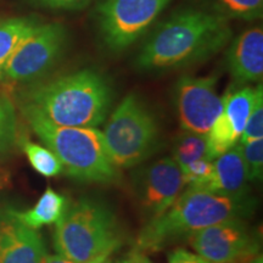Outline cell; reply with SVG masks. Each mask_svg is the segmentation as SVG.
Listing matches in <instances>:
<instances>
[{
    "label": "cell",
    "mask_w": 263,
    "mask_h": 263,
    "mask_svg": "<svg viewBox=\"0 0 263 263\" xmlns=\"http://www.w3.org/2000/svg\"><path fill=\"white\" fill-rule=\"evenodd\" d=\"M229 18L218 11L189 8L176 12L154 32L136 59L149 73L183 68L215 57L232 38Z\"/></svg>",
    "instance_id": "6da1fadb"
},
{
    "label": "cell",
    "mask_w": 263,
    "mask_h": 263,
    "mask_svg": "<svg viewBox=\"0 0 263 263\" xmlns=\"http://www.w3.org/2000/svg\"><path fill=\"white\" fill-rule=\"evenodd\" d=\"M257 201L250 194L226 196L209 190L188 188L163 215L147 221L137 238V251H160L196 230L228 219L249 218Z\"/></svg>",
    "instance_id": "7a4b0ae2"
},
{
    "label": "cell",
    "mask_w": 263,
    "mask_h": 263,
    "mask_svg": "<svg viewBox=\"0 0 263 263\" xmlns=\"http://www.w3.org/2000/svg\"><path fill=\"white\" fill-rule=\"evenodd\" d=\"M114 90L103 73L85 68L33 87L24 104L59 126L97 128L106 120Z\"/></svg>",
    "instance_id": "3957f363"
},
{
    "label": "cell",
    "mask_w": 263,
    "mask_h": 263,
    "mask_svg": "<svg viewBox=\"0 0 263 263\" xmlns=\"http://www.w3.org/2000/svg\"><path fill=\"white\" fill-rule=\"evenodd\" d=\"M21 112L71 178L84 183H112L118 178L117 167L105 146L103 132L97 128L59 126L25 104L21 105Z\"/></svg>",
    "instance_id": "277c9868"
},
{
    "label": "cell",
    "mask_w": 263,
    "mask_h": 263,
    "mask_svg": "<svg viewBox=\"0 0 263 263\" xmlns=\"http://www.w3.org/2000/svg\"><path fill=\"white\" fill-rule=\"evenodd\" d=\"M55 224V250L77 263L104 261L122 244L115 213L103 202L89 197L68 205Z\"/></svg>",
    "instance_id": "5b68a950"
},
{
    "label": "cell",
    "mask_w": 263,
    "mask_h": 263,
    "mask_svg": "<svg viewBox=\"0 0 263 263\" xmlns=\"http://www.w3.org/2000/svg\"><path fill=\"white\" fill-rule=\"evenodd\" d=\"M107 154L117 168H130L155 153L160 128L151 110L137 94L117 105L104 129Z\"/></svg>",
    "instance_id": "8992f818"
},
{
    "label": "cell",
    "mask_w": 263,
    "mask_h": 263,
    "mask_svg": "<svg viewBox=\"0 0 263 263\" xmlns=\"http://www.w3.org/2000/svg\"><path fill=\"white\" fill-rule=\"evenodd\" d=\"M171 0H101L97 8L99 32L111 51L136 43Z\"/></svg>",
    "instance_id": "52a82bcc"
},
{
    "label": "cell",
    "mask_w": 263,
    "mask_h": 263,
    "mask_svg": "<svg viewBox=\"0 0 263 263\" xmlns=\"http://www.w3.org/2000/svg\"><path fill=\"white\" fill-rule=\"evenodd\" d=\"M67 31L60 24L37 25L6 62L0 80L32 82L48 72L64 52Z\"/></svg>",
    "instance_id": "ba28073f"
},
{
    "label": "cell",
    "mask_w": 263,
    "mask_h": 263,
    "mask_svg": "<svg viewBox=\"0 0 263 263\" xmlns=\"http://www.w3.org/2000/svg\"><path fill=\"white\" fill-rule=\"evenodd\" d=\"M186 239L194 251L210 263H248L259 252L258 234L241 218L196 230Z\"/></svg>",
    "instance_id": "9c48e42d"
},
{
    "label": "cell",
    "mask_w": 263,
    "mask_h": 263,
    "mask_svg": "<svg viewBox=\"0 0 263 263\" xmlns=\"http://www.w3.org/2000/svg\"><path fill=\"white\" fill-rule=\"evenodd\" d=\"M173 99L182 130L202 136H207L223 108L216 76H183L174 85Z\"/></svg>",
    "instance_id": "30bf717a"
},
{
    "label": "cell",
    "mask_w": 263,
    "mask_h": 263,
    "mask_svg": "<svg viewBox=\"0 0 263 263\" xmlns=\"http://www.w3.org/2000/svg\"><path fill=\"white\" fill-rule=\"evenodd\" d=\"M133 178L138 202L149 221L163 215L185 188L183 171L172 157L147 164Z\"/></svg>",
    "instance_id": "8fae6325"
},
{
    "label": "cell",
    "mask_w": 263,
    "mask_h": 263,
    "mask_svg": "<svg viewBox=\"0 0 263 263\" xmlns=\"http://www.w3.org/2000/svg\"><path fill=\"white\" fill-rule=\"evenodd\" d=\"M257 91L258 87L229 88L222 95V112L206 136L210 160H215L239 143Z\"/></svg>",
    "instance_id": "7c38bea8"
},
{
    "label": "cell",
    "mask_w": 263,
    "mask_h": 263,
    "mask_svg": "<svg viewBox=\"0 0 263 263\" xmlns=\"http://www.w3.org/2000/svg\"><path fill=\"white\" fill-rule=\"evenodd\" d=\"M45 255L37 230L22 224L9 210L0 213V263H41Z\"/></svg>",
    "instance_id": "4fadbf2b"
},
{
    "label": "cell",
    "mask_w": 263,
    "mask_h": 263,
    "mask_svg": "<svg viewBox=\"0 0 263 263\" xmlns=\"http://www.w3.org/2000/svg\"><path fill=\"white\" fill-rule=\"evenodd\" d=\"M227 66L236 83H261L263 77V31L246 29L230 43Z\"/></svg>",
    "instance_id": "5bb4252c"
},
{
    "label": "cell",
    "mask_w": 263,
    "mask_h": 263,
    "mask_svg": "<svg viewBox=\"0 0 263 263\" xmlns=\"http://www.w3.org/2000/svg\"><path fill=\"white\" fill-rule=\"evenodd\" d=\"M213 178L203 190L226 196L250 194L249 177L239 144L213 160Z\"/></svg>",
    "instance_id": "9a60e30c"
},
{
    "label": "cell",
    "mask_w": 263,
    "mask_h": 263,
    "mask_svg": "<svg viewBox=\"0 0 263 263\" xmlns=\"http://www.w3.org/2000/svg\"><path fill=\"white\" fill-rule=\"evenodd\" d=\"M68 205L70 203L62 194L48 188L32 209L27 211L9 209V212L22 224L37 230L42 227L54 224L60 221Z\"/></svg>",
    "instance_id": "2e32d148"
},
{
    "label": "cell",
    "mask_w": 263,
    "mask_h": 263,
    "mask_svg": "<svg viewBox=\"0 0 263 263\" xmlns=\"http://www.w3.org/2000/svg\"><path fill=\"white\" fill-rule=\"evenodd\" d=\"M38 24L32 18L15 17L0 21V72L18 47Z\"/></svg>",
    "instance_id": "e0dca14e"
},
{
    "label": "cell",
    "mask_w": 263,
    "mask_h": 263,
    "mask_svg": "<svg viewBox=\"0 0 263 263\" xmlns=\"http://www.w3.org/2000/svg\"><path fill=\"white\" fill-rule=\"evenodd\" d=\"M172 159L184 170L193 161L210 159L207 137L193 132L182 130L174 138L172 146Z\"/></svg>",
    "instance_id": "ac0fdd59"
},
{
    "label": "cell",
    "mask_w": 263,
    "mask_h": 263,
    "mask_svg": "<svg viewBox=\"0 0 263 263\" xmlns=\"http://www.w3.org/2000/svg\"><path fill=\"white\" fill-rule=\"evenodd\" d=\"M20 147L27 156V159L35 172L47 178L60 176L64 173V167L57 155L47 146H42L37 143H33L28 138H20Z\"/></svg>",
    "instance_id": "d6986e66"
},
{
    "label": "cell",
    "mask_w": 263,
    "mask_h": 263,
    "mask_svg": "<svg viewBox=\"0 0 263 263\" xmlns=\"http://www.w3.org/2000/svg\"><path fill=\"white\" fill-rule=\"evenodd\" d=\"M217 11L227 18H241L245 21L259 18L263 11V0H215Z\"/></svg>",
    "instance_id": "ffe728a7"
},
{
    "label": "cell",
    "mask_w": 263,
    "mask_h": 263,
    "mask_svg": "<svg viewBox=\"0 0 263 263\" xmlns=\"http://www.w3.org/2000/svg\"><path fill=\"white\" fill-rule=\"evenodd\" d=\"M17 137V120L12 101L0 94V155L8 151Z\"/></svg>",
    "instance_id": "44dd1931"
},
{
    "label": "cell",
    "mask_w": 263,
    "mask_h": 263,
    "mask_svg": "<svg viewBox=\"0 0 263 263\" xmlns=\"http://www.w3.org/2000/svg\"><path fill=\"white\" fill-rule=\"evenodd\" d=\"M250 182H258L263 176V138L238 143Z\"/></svg>",
    "instance_id": "7402d4cb"
},
{
    "label": "cell",
    "mask_w": 263,
    "mask_h": 263,
    "mask_svg": "<svg viewBox=\"0 0 263 263\" xmlns=\"http://www.w3.org/2000/svg\"><path fill=\"white\" fill-rule=\"evenodd\" d=\"M182 171L186 188L205 189V186L213 178V160L200 159L193 161Z\"/></svg>",
    "instance_id": "603a6c76"
},
{
    "label": "cell",
    "mask_w": 263,
    "mask_h": 263,
    "mask_svg": "<svg viewBox=\"0 0 263 263\" xmlns=\"http://www.w3.org/2000/svg\"><path fill=\"white\" fill-rule=\"evenodd\" d=\"M263 138V90L262 83L258 85V91L256 95L254 106L248 118V122L242 132L239 143H246V141L262 139Z\"/></svg>",
    "instance_id": "cb8c5ba5"
},
{
    "label": "cell",
    "mask_w": 263,
    "mask_h": 263,
    "mask_svg": "<svg viewBox=\"0 0 263 263\" xmlns=\"http://www.w3.org/2000/svg\"><path fill=\"white\" fill-rule=\"evenodd\" d=\"M34 4L47 6L51 9H65L73 10L83 8L90 2V0H31Z\"/></svg>",
    "instance_id": "d4e9b609"
},
{
    "label": "cell",
    "mask_w": 263,
    "mask_h": 263,
    "mask_svg": "<svg viewBox=\"0 0 263 263\" xmlns=\"http://www.w3.org/2000/svg\"><path fill=\"white\" fill-rule=\"evenodd\" d=\"M168 263H210L205 258L185 249H176L168 255Z\"/></svg>",
    "instance_id": "484cf974"
},
{
    "label": "cell",
    "mask_w": 263,
    "mask_h": 263,
    "mask_svg": "<svg viewBox=\"0 0 263 263\" xmlns=\"http://www.w3.org/2000/svg\"><path fill=\"white\" fill-rule=\"evenodd\" d=\"M41 263H77L72 259H68L61 255H45Z\"/></svg>",
    "instance_id": "4316f807"
},
{
    "label": "cell",
    "mask_w": 263,
    "mask_h": 263,
    "mask_svg": "<svg viewBox=\"0 0 263 263\" xmlns=\"http://www.w3.org/2000/svg\"><path fill=\"white\" fill-rule=\"evenodd\" d=\"M133 263H153L146 256L141 255V252H134V262Z\"/></svg>",
    "instance_id": "83f0119b"
},
{
    "label": "cell",
    "mask_w": 263,
    "mask_h": 263,
    "mask_svg": "<svg viewBox=\"0 0 263 263\" xmlns=\"http://www.w3.org/2000/svg\"><path fill=\"white\" fill-rule=\"evenodd\" d=\"M133 262H134V252L132 255L128 256V257L123 258V259H120V261L114 262V263H133ZM108 263H110V262H108Z\"/></svg>",
    "instance_id": "f1b7e54d"
},
{
    "label": "cell",
    "mask_w": 263,
    "mask_h": 263,
    "mask_svg": "<svg viewBox=\"0 0 263 263\" xmlns=\"http://www.w3.org/2000/svg\"><path fill=\"white\" fill-rule=\"evenodd\" d=\"M248 263H263V257L261 255H257L255 258H252L251 261L248 262Z\"/></svg>",
    "instance_id": "f546056e"
}]
</instances>
